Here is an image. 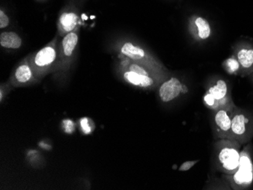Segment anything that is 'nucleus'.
Returning <instances> with one entry per match:
<instances>
[{"label": "nucleus", "mask_w": 253, "mask_h": 190, "mask_svg": "<svg viewBox=\"0 0 253 190\" xmlns=\"http://www.w3.org/2000/svg\"><path fill=\"white\" fill-rule=\"evenodd\" d=\"M241 147L242 144L232 139L217 140L215 144L217 164L226 175H232L238 169Z\"/></svg>", "instance_id": "obj_1"}, {"label": "nucleus", "mask_w": 253, "mask_h": 190, "mask_svg": "<svg viewBox=\"0 0 253 190\" xmlns=\"http://www.w3.org/2000/svg\"><path fill=\"white\" fill-rule=\"evenodd\" d=\"M29 63L34 75L38 80L53 72L59 59V48H57L56 39L51 41L47 46L40 49L36 53L28 56Z\"/></svg>", "instance_id": "obj_2"}, {"label": "nucleus", "mask_w": 253, "mask_h": 190, "mask_svg": "<svg viewBox=\"0 0 253 190\" xmlns=\"http://www.w3.org/2000/svg\"><path fill=\"white\" fill-rule=\"evenodd\" d=\"M250 144L241 151L238 169L232 175H227L229 183L234 190L249 188L253 183V161Z\"/></svg>", "instance_id": "obj_3"}, {"label": "nucleus", "mask_w": 253, "mask_h": 190, "mask_svg": "<svg viewBox=\"0 0 253 190\" xmlns=\"http://www.w3.org/2000/svg\"><path fill=\"white\" fill-rule=\"evenodd\" d=\"M253 137V116L237 107L232 117L230 139L244 145L250 143Z\"/></svg>", "instance_id": "obj_4"}, {"label": "nucleus", "mask_w": 253, "mask_h": 190, "mask_svg": "<svg viewBox=\"0 0 253 190\" xmlns=\"http://www.w3.org/2000/svg\"><path fill=\"white\" fill-rule=\"evenodd\" d=\"M203 101L206 107L214 112L234 103L229 95L228 86L224 80H217L209 88L203 96Z\"/></svg>", "instance_id": "obj_5"}, {"label": "nucleus", "mask_w": 253, "mask_h": 190, "mask_svg": "<svg viewBox=\"0 0 253 190\" xmlns=\"http://www.w3.org/2000/svg\"><path fill=\"white\" fill-rule=\"evenodd\" d=\"M237 106L234 103L214 111L213 123L215 136L218 139H230L231 123Z\"/></svg>", "instance_id": "obj_6"}, {"label": "nucleus", "mask_w": 253, "mask_h": 190, "mask_svg": "<svg viewBox=\"0 0 253 190\" xmlns=\"http://www.w3.org/2000/svg\"><path fill=\"white\" fill-rule=\"evenodd\" d=\"M38 80L31 69L29 59L27 57L17 66L12 74L10 81L14 87H19L29 86Z\"/></svg>", "instance_id": "obj_7"}, {"label": "nucleus", "mask_w": 253, "mask_h": 190, "mask_svg": "<svg viewBox=\"0 0 253 190\" xmlns=\"http://www.w3.org/2000/svg\"><path fill=\"white\" fill-rule=\"evenodd\" d=\"M187 88L177 78L171 77L162 83L159 96L163 103H167L177 99L181 93H187Z\"/></svg>", "instance_id": "obj_8"}, {"label": "nucleus", "mask_w": 253, "mask_h": 190, "mask_svg": "<svg viewBox=\"0 0 253 190\" xmlns=\"http://www.w3.org/2000/svg\"><path fill=\"white\" fill-rule=\"evenodd\" d=\"M78 39L79 38L78 33L75 31L64 36L59 47V62H65V61L70 59L73 56L78 46Z\"/></svg>", "instance_id": "obj_9"}, {"label": "nucleus", "mask_w": 253, "mask_h": 190, "mask_svg": "<svg viewBox=\"0 0 253 190\" xmlns=\"http://www.w3.org/2000/svg\"><path fill=\"white\" fill-rule=\"evenodd\" d=\"M124 78L130 84L144 89H150L156 85V82L151 76L140 75L129 70L124 72Z\"/></svg>", "instance_id": "obj_10"}, {"label": "nucleus", "mask_w": 253, "mask_h": 190, "mask_svg": "<svg viewBox=\"0 0 253 190\" xmlns=\"http://www.w3.org/2000/svg\"><path fill=\"white\" fill-rule=\"evenodd\" d=\"M121 52L125 57L129 58L133 62H143L147 58L146 51L139 46H135L132 42H125L121 49Z\"/></svg>", "instance_id": "obj_11"}, {"label": "nucleus", "mask_w": 253, "mask_h": 190, "mask_svg": "<svg viewBox=\"0 0 253 190\" xmlns=\"http://www.w3.org/2000/svg\"><path fill=\"white\" fill-rule=\"evenodd\" d=\"M78 16L74 12H65L59 19V31L62 35H68L76 29Z\"/></svg>", "instance_id": "obj_12"}, {"label": "nucleus", "mask_w": 253, "mask_h": 190, "mask_svg": "<svg viewBox=\"0 0 253 190\" xmlns=\"http://www.w3.org/2000/svg\"><path fill=\"white\" fill-rule=\"evenodd\" d=\"M22 39L15 32H3L0 35V45L5 49H19Z\"/></svg>", "instance_id": "obj_13"}, {"label": "nucleus", "mask_w": 253, "mask_h": 190, "mask_svg": "<svg viewBox=\"0 0 253 190\" xmlns=\"http://www.w3.org/2000/svg\"><path fill=\"white\" fill-rule=\"evenodd\" d=\"M237 61L244 69H250L253 65V49L243 48L237 53Z\"/></svg>", "instance_id": "obj_14"}, {"label": "nucleus", "mask_w": 253, "mask_h": 190, "mask_svg": "<svg viewBox=\"0 0 253 190\" xmlns=\"http://www.w3.org/2000/svg\"><path fill=\"white\" fill-rule=\"evenodd\" d=\"M195 25L198 30V35L200 39H206L211 35V28L210 23L205 18L199 17L195 21Z\"/></svg>", "instance_id": "obj_15"}, {"label": "nucleus", "mask_w": 253, "mask_h": 190, "mask_svg": "<svg viewBox=\"0 0 253 190\" xmlns=\"http://www.w3.org/2000/svg\"><path fill=\"white\" fill-rule=\"evenodd\" d=\"M126 68H127V70L130 71V72L140 74V75H146V76H151V73L149 72L146 67L143 66L140 64L133 62V63L129 64L128 66Z\"/></svg>", "instance_id": "obj_16"}, {"label": "nucleus", "mask_w": 253, "mask_h": 190, "mask_svg": "<svg viewBox=\"0 0 253 190\" xmlns=\"http://www.w3.org/2000/svg\"><path fill=\"white\" fill-rule=\"evenodd\" d=\"M224 68L229 74H234L240 69V65L237 59L234 58L227 59L224 63Z\"/></svg>", "instance_id": "obj_17"}, {"label": "nucleus", "mask_w": 253, "mask_h": 190, "mask_svg": "<svg viewBox=\"0 0 253 190\" xmlns=\"http://www.w3.org/2000/svg\"><path fill=\"white\" fill-rule=\"evenodd\" d=\"M81 126H82V130L84 133L88 134L93 130V127H91L89 124V120L87 117H84L81 120Z\"/></svg>", "instance_id": "obj_18"}, {"label": "nucleus", "mask_w": 253, "mask_h": 190, "mask_svg": "<svg viewBox=\"0 0 253 190\" xmlns=\"http://www.w3.org/2000/svg\"><path fill=\"white\" fill-rule=\"evenodd\" d=\"M199 162V160H195V161H188L183 162V164L179 167L180 171H187L191 169L193 166L196 165Z\"/></svg>", "instance_id": "obj_19"}, {"label": "nucleus", "mask_w": 253, "mask_h": 190, "mask_svg": "<svg viewBox=\"0 0 253 190\" xmlns=\"http://www.w3.org/2000/svg\"><path fill=\"white\" fill-rule=\"evenodd\" d=\"M9 25V18L3 11H0V28H6Z\"/></svg>", "instance_id": "obj_20"}, {"label": "nucleus", "mask_w": 253, "mask_h": 190, "mask_svg": "<svg viewBox=\"0 0 253 190\" xmlns=\"http://www.w3.org/2000/svg\"><path fill=\"white\" fill-rule=\"evenodd\" d=\"M64 128H65V131L68 133H72L75 130V124H74L73 121L71 120H65L63 121Z\"/></svg>", "instance_id": "obj_21"}]
</instances>
